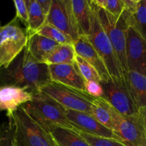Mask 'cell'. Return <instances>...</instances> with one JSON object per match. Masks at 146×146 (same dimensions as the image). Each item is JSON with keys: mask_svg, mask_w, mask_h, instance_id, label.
<instances>
[{"mask_svg": "<svg viewBox=\"0 0 146 146\" xmlns=\"http://www.w3.org/2000/svg\"><path fill=\"white\" fill-rule=\"evenodd\" d=\"M113 131L125 146H146V131L139 113L123 115L112 107Z\"/></svg>", "mask_w": 146, "mask_h": 146, "instance_id": "ba28073f", "label": "cell"}, {"mask_svg": "<svg viewBox=\"0 0 146 146\" xmlns=\"http://www.w3.org/2000/svg\"><path fill=\"white\" fill-rule=\"evenodd\" d=\"M51 81L48 66L35 61L26 47L7 66L0 68V86L25 88L34 94Z\"/></svg>", "mask_w": 146, "mask_h": 146, "instance_id": "6da1fadb", "label": "cell"}, {"mask_svg": "<svg viewBox=\"0 0 146 146\" xmlns=\"http://www.w3.org/2000/svg\"><path fill=\"white\" fill-rule=\"evenodd\" d=\"M28 41L26 29L14 17L4 26L0 25V66L6 67L24 50Z\"/></svg>", "mask_w": 146, "mask_h": 146, "instance_id": "5b68a950", "label": "cell"}, {"mask_svg": "<svg viewBox=\"0 0 146 146\" xmlns=\"http://www.w3.org/2000/svg\"><path fill=\"white\" fill-rule=\"evenodd\" d=\"M125 53L128 71L146 76V40L131 27L127 29Z\"/></svg>", "mask_w": 146, "mask_h": 146, "instance_id": "8fae6325", "label": "cell"}, {"mask_svg": "<svg viewBox=\"0 0 146 146\" xmlns=\"http://www.w3.org/2000/svg\"><path fill=\"white\" fill-rule=\"evenodd\" d=\"M125 4L124 11L129 14L135 13L140 0H123Z\"/></svg>", "mask_w": 146, "mask_h": 146, "instance_id": "4dcf8cb0", "label": "cell"}, {"mask_svg": "<svg viewBox=\"0 0 146 146\" xmlns=\"http://www.w3.org/2000/svg\"><path fill=\"white\" fill-rule=\"evenodd\" d=\"M76 52L73 44H60L44 61V64L50 65L74 64Z\"/></svg>", "mask_w": 146, "mask_h": 146, "instance_id": "ffe728a7", "label": "cell"}, {"mask_svg": "<svg viewBox=\"0 0 146 146\" xmlns=\"http://www.w3.org/2000/svg\"><path fill=\"white\" fill-rule=\"evenodd\" d=\"M37 1L40 5V7L44 14L47 17L50 11L52 0H37Z\"/></svg>", "mask_w": 146, "mask_h": 146, "instance_id": "1f68e13d", "label": "cell"}, {"mask_svg": "<svg viewBox=\"0 0 146 146\" xmlns=\"http://www.w3.org/2000/svg\"><path fill=\"white\" fill-rule=\"evenodd\" d=\"M74 63L77 66L80 75L84 81H95L97 82H101V78L97 71L85 60H84L82 57L77 54L74 58Z\"/></svg>", "mask_w": 146, "mask_h": 146, "instance_id": "d4e9b609", "label": "cell"}, {"mask_svg": "<svg viewBox=\"0 0 146 146\" xmlns=\"http://www.w3.org/2000/svg\"><path fill=\"white\" fill-rule=\"evenodd\" d=\"M104 94L102 98L115 111L123 115L130 116L138 113L126 86L124 78H110L107 81L100 82Z\"/></svg>", "mask_w": 146, "mask_h": 146, "instance_id": "9c48e42d", "label": "cell"}, {"mask_svg": "<svg viewBox=\"0 0 146 146\" xmlns=\"http://www.w3.org/2000/svg\"><path fill=\"white\" fill-rule=\"evenodd\" d=\"M29 19L26 26L28 37L35 34L47 21V16L44 14L37 0H27Z\"/></svg>", "mask_w": 146, "mask_h": 146, "instance_id": "44dd1931", "label": "cell"}, {"mask_svg": "<svg viewBox=\"0 0 146 146\" xmlns=\"http://www.w3.org/2000/svg\"><path fill=\"white\" fill-rule=\"evenodd\" d=\"M46 22L68 36L73 43L80 37L71 0H52Z\"/></svg>", "mask_w": 146, "mask_h": 146, "instance_id": "30bf717a", "label": "cell"}, {"mask_svg": "<svg viewBox=\"0 0 146 146\" xmlns=\"http://www.w3.org/2000/svg\"><path fill=\"white\" fill-rule=\"evenodd\" d=\"M60 44L40 34H34L28 37L26 48L35 61L44 63L47 57Z\"/></svg>", "mask_w": 146, "mask_h": 146, "instance_id": "ac0fdd59", "label": "cell"}, {"mask_svg": "<svg viewBox=\"0 0 146 146\" xmlns=\"http://www.w3.org/2000/svg\"><path fill=\"white\" fill-rule=\"evenodd\" d=\"M75 131V130H74ZM90 146H125L119 141L113 138L94 136L84 133L77 131Z\"/></svg>", "mask_w": 146, "mask_h": 146, "instance_id": "83f0119b", "label": "cell"}, {"mask_svg": "<svg viewBox=\"0 0 146 146\" xmlns=\"http://www.w3.org/2000/svg\"><path fill=\"white\" fill-rule=\"evenodd\" d=\"M40 92L54 99L66 110L80 111L91 114L92 106L95 98L84 91L57 84L48 83L40 90Z\"/></svg>", "mask_w": 146, "mask_h": 146, "instance_id": "52a82bcc", "label": "cell"}, {"mask_svg": "<svg viewBox=\"0 0 146 146\" xmlns=\"http://www.w3.org/2000/svg\"><path fill=\"white\" fill-rule=\"evenodd\" d=\"M92 6V26L90 34L87 37L99 55L101 56L112 78H124L123 68L111 41L100 24L97 11Z\"/></svg>", "mask_w": 146, "mask_h": 146, "instance_id": "277c9868", "label": "cell"}, {"mask_svg": "<svg viewBox=\"0 0 146 146\" xmlns=\"http://www.w3.org/2000/svg\"><path fill=\"white\" fill-rule=\"evenodd\" d=\"M9 119L14 125L17 146H57L50 133L31 118L22 106Z\"/></svg>", "mask_w": 146, "mask_h": 146, "instance_id": "3957f363", "label": "cell"}, {"mask_svg": "<svg viewBox=\"0 0 146 146\" xmlns=\"http://www.w3.org/2000/svg\"><path fill=\"white\" fill-rule=\"evenodd\" d=\"M48 68L52 81L85 92V81L80 75L75 63L73 64L50 65Z\"/></svg>", "mask_w": 146, "mask_h": 146, "instance_id": "5bb4252c", "label": "cell"}, {"mask_svg": "<svg viewBox=\"0 0 146 146\" xmlns=\"http://www.w3.org/2000/svg\"><path fill=\"white\" fill-rule=\"evenodd\" d=\"M129 27L135 30L144 39L146 40V4L145 0H140L135 13L129 14L123 11Z\"/></svg>", "mask_w": 146, "mask_h": 146, "instance_id": "7402d4cb", "label": "cell"}, {"mask_svg": "<svg viewBox=\"0 0 146 146\" xmlns=\"http://www.w3.org/2000/svg\"><path fill=\"white\" fill-rule=\"evenodd\" d=\"M56 144H57V146H61V145H59V144H57V143H56Z\"/></svg>", "mask_w": 146, "mask_h": 146, "instance_id": "836d02e7", "label": "cell"}, {"mask_svg": "<svg viewBox=\"0 0 146 146\" xmlns=\"http://www.w3.org/2000/svg\"><path fill=\"white\" fill-rule=\"evenodd\" d=\"M0 146H17L14 140V125L11 120L0 127Z\"/></svg>", "mask_w": 146, "mask_h": 146, "instance_id": "4316f807", "label": "cell"}, {"mask_svg": "<svg viewBox=\"0 0 146 146\" xmlns=\"http://www.w3.org/2000/svg\"><path fill=\"white\" fill-rule=\"evenodd\" d=\"M34 94L27 88L15 86H0V112L6 111L7 118L24 104L32 100Z\"/></svg>", "mask_w": 146, "mask_h": 146, "instance_id": "4fadbf2b", "label": "cell"}, {"mask_svg": "<svg viewBox=\"0 0 146 146\" xmlns=\"http://www.w3.org/2000/svg\"><path fill=\"white\" fill-rule=\"evenodd\" d=\"M124 80L137 109L146 107V76L128 71L124 73Z\"/></svg>", "mask_w": 146, "mask_h": 146, "instance_id": "e0dca14e", "label": "cell"}, {"mask_svg": "<svg viewBox=\"0 0 146 146\" xmlns=\"http://www.w3.org/2000/svg\"><path fill=\"white\" fill-rule=\"evenodd\" d=\"M14 7L16 9V16L20 21L27 26L29 19L28 6L27 0H14Z\"/></svg>", "mask_w": 146, "mask_h": 146, "instance_id": "f1b7e54d", "label": "cell"}, {"mask_svg": "<svg viewBox=\"0 0 146 146\" xmlns=\"http://www.w3.org/2000/svg\"><path fill=\"white\" fill-rule=\"evenodd\" d=\"M145 4H146V0H145Z\"/></svg>", "mask_w": 146, "mask_h": 146, "instance_id": "e575fe53", "label": "cell"}, {"mask_svg": "<svg viewBox=\"0 0 146 146\" xmlns=\"http://www.w3.org/2000/svg\"><path fill=\"white\" fill-rule=\"evenodd\" d=\"M73 14L80 36L87 37L92 26V6L89 0H71Z\"/></svg>", "mask_w": 146, "mask_h": 146, "instance_id": "2e32d148", "label": "cell"}, {"mask_svg": "<svg viewBox=\"0 0 146 146\" xmlns=\"http://www.w3.org/2000/svg\"><path fill=\"white\" fill-rule=\"evenodd\" d=\"M112 106L102 98H95L92 103V115L100 123L113 131V118L111 113Z\"/></svg>", "mask_w": 146, "mask_h": 146, "instance_id": "603a6c76", "label": "cell"}, {"mask_svg": "<svg viewBox=\"0 0 146 146\" xmlns=\"http://www.w3.org/2000/svg\"><path fill=\"white\" fill-rule=\"evenodd\" d=\"M22 107L31 118L47 131L52 127L74 130L67 116V110L40 91L34 94L32 100Z\"/></svg>", "mask_w": 146, "mask_h": 146, "instance_id": "7a4b0ae2", "label": "cell"}, {"mask_svg": "<svg viewBox=\"0 0 146 146\" xmlns=\"http://www.w3.org/2000/svg\"><path fill=\"white\" fill-rule=\"evenodd\" d=\"M138 113L141 118L145 130L146 131V107H143V108L138 109Z\"/></svg>", "mask_w": 146, "mask_h": 146, "instance_id": "d6a6232c", "label": "cell"}, {"mask_svg": "<svg viewBox=\"0 0 146 146\" xmlns=\"http://www.w3.org/2000/svg\"><path fill=\"white\" fill-rule=\"evenodd\" d=\"M48 131L55 142L61 146H90L74 130L52 127Z\"/></svg>", "mask_w": 146, "mask_h": 146, "instance_id": "d6986e66", "label": "cell"}, {"mask_svg": "<svg viewBox=\"0 0 146 146\" xmlns=\"http://www.w3.org/2000/svg\"><path fill=\"white\" fill-rule=\"evenodd\" d=\"M67 116L72 128L76 131L94 136L117 140L112 130L98 122L92 115L84 112L67 110Z\"/></svg>", "mask_w": 146, "mask_h": 146, "instance_id": "7c38bea8", "label": "cell"}, {"mask_svg": "<svg viewBox=\"0 0 146 146\" xmlns=\"http://www.w3.org/2000/svg\"><path fill=\"white\" fill-rule=\"evenodd\" d=\"M35 34L50 38L59 44H73L71 38L54 26L46 22Z\"/></svg>", "mask_w": 146, "mask_h": 146, "instance_id": "cb8c5ba5", "label": "cell"}, {"mask_svg": "<svg viewBox=\"0 0 146 146\" xmlns=\"http://www.w3.org/2000/svg\"><path fill=\"white\" fill-rule=\"evenodd\" d=\"M94 6L100 24L113 44L124 74L128 71L126 63L125 50L127 32L129 27L125 18L123 14H122L117 19L97 6L94 4Z\"/></svg>", "mask_w": 146, "mask_h": 146, "instance_id": "8992f818", "label": "cell"}, {"mask_svg": "<svg viewBox=\"0 0 146 146\" xmlns=\"http://www.w3.org/2000/svg\"><path fill=\"white\" fill-rule=\"evenodd\" d=\"M84 91L88 95L94 98H102L104 94L101 84L95 81H85Z\"/></svg>", "mask_w": 146, "mask_h": 146, "instance_id": "f546056e", "label": "cell"}, {"mask_svg": "<svg viewBox=\"0 0 146 146\" xmlns=\"http://www.w3.org/2000/svg\"><path fill=\"white\" fill-rule=\"evenodd\" d=\"M94 5L118 19L125 9L123 0H92Z\"/></svg>", "mask_w": 146, "mask_h": 146, "instance_id": "484cf974", "label": "cell"}, {"mask_svg": "<svg viewBox=\"0 0 146 146\" xmlns=\"http://www.w3.org/2000/svg\"><path fill=\"white\" fill-rule=\"evenodd\" d=\"M73 45L76 54L85 60L97 71L102 81H107L110 79L111 76L109 74L102 58L99 55L87 37L80 36L73 43Z\"/></svg>", "mask_w": 146, "mask_h": 146, "instance_id": "9a60e30c", "label": "cell"}]
</instances>
